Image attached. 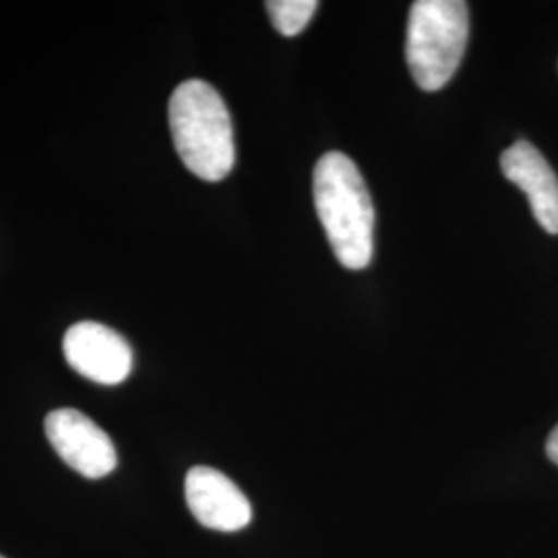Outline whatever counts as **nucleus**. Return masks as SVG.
I'll use <instances>...</instances> for the list:
<instances>
[{
    "label": "nucleus",
    "instance_id": "nucleus-1",
    "mask_svg": "<svg viewBox=\"0 0 558 558\" xmlns=\"http://www.w3.org/2000/svg\"><path fill=\"white\" fill-rule=\"evenodd\" d=\"M313 197L339 263L350 271L366 269L375 251V207L359 166L341 151L325 154L315 166Z\"/></svg>",
    "mask_w": 558,
    "mask_h": 558
},
{
    "label": "nucleus",
    "instance_id": "nucleus-2",
    "mask_svg": "<svg viewBox=\"0 0 558 558\" xmlns=\"http://www.w3.org/2000/svg\"><path fill=\"white\" fill-rule=\"evenodd\" d=\"M170 131L182 163L201 180L218 182L234 168V129L226 101L201 80L180 83L168 108Z\"/></svg>",
    "mask_w": 558,
    "mask_h": 558
},
{
    "label": "nucleus",
    "instance_id": "nucleus-3",
    "mask_svg": "<svg viewBox=\"0 0 558 558\" xmlns=\"http://www.w3.org/2000/svg\"><path fill=\"white\" fill-rule=\"evenodd\" d=\"M470 36V11L461 0H418L410 9L405 60L416 85L439 92L453 80Z\"/></svg>",
    "mask_w": 558,
    "mask_h": 558
},
{
    "label": "nucleus",
    "instance_id": "nucleus-4",
    "mask_svg": "<svg viewBox=\"0 0 558 558\" xmlns=\"http://www.w3.org/2000/svg\"><path fill=\"white\" fill-rule=\"evenodd\" d=\"M44 428L59 458L81 476L98 480L117 470L119 458L114 442L80 410L60 408L50 412Z\"/></svg>",
    "mask_w": 558,
    "mask_h": 558
},
{
    "label": "nucleus",
    "instance_id": "nucleus-5",
    "mask_svg": "<svg viewBox=\"0 0 558 558\" xmlns=\"http://www.w3.org/2000/svg\"><path fill=\"white\" fill-rule=\"evenodd\" d=\"M62 352L75 373L106 387L124 383L133 371L126 339L96 320L75 323L62 339Z\"/></svg>",
    "mask_w": 558,
    "mask_h": 558
},
{
    "label": "nucleus",
    "instance_id": "nucleus-6",
    "mask_svg": "<svg viewBox=\"0 0 558 558\" xmlns=\"http://www.w3.org/2000/svg\"><path fill=\"white\" fill-rule=\"evenodd\" d=\"M184 497L193 518L216 532H239L253 519V507L239 486L207 465L189 470Z\"/></svg>",
    "mask_w": 558,
    "mask_h": 558
},
{
    "label": "nucleus",
    "instance_id": "nucleus-7",
    "mask_svg": "<svg viewBox=\"0 0 558 558\" xmlns=\"http://www.w3.org/2000/svg\"><path fill=\"white\" fill-rule=\"evenodd\" d=\"M502 174L530 201L532 214L548 234H558V177L530 141H515L500 156Z\"/></svg>",
    "mask_w": 558,
    "mask_h": 558
},
{
    "label": "nucleus",
    "instance_id": "nucleus-8",
    "mask_svg": "<svg viewBox=\"0 0 558 558\" xmlns=\"http://www.w3.org/2000/svg\"><path fill=\"white\" fill-rule=\"evenodd\" d=\"M274 27L281 36L294 38L300 32L306 29V25L313 20V15L319 9V2L315 0H269L265 4Z\"/></svg>",
    "mask_w": 558,
    "mask_h": 558
},
{
    "label": "nucleus",
    "instance_id": "nucleus-9",
    "mask_svg": "<svg viewBox=\"0 0 558 558\" xmlns=\"http://www.w3.org/2000/svg\"><path fill=\"white\" fill-rule=\"evenodd\" d=\"M546 453L553 463L558 465V424L557 428L550 433V437L546 440Z\"/></svg>",
    "mask_w": 558,
    "mask_h": 558
},
{
    "label": "nucleus",
    "instance_id": "nucleus-10",
    "mask_svg": "<svg viewBox=\"0 0 558 558\" xmlns=\"http://www.w3.org/2000/svg\"><path fill=\"white\" fill-rule=\"evenodd\" d=\"M0 558H4V557H2V555H0Z\"/></svg>",
    "mask_w": 558,
    "mask_h": 558
}]
</instances>
